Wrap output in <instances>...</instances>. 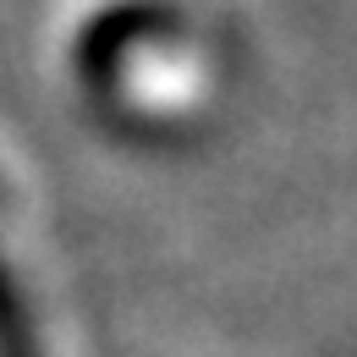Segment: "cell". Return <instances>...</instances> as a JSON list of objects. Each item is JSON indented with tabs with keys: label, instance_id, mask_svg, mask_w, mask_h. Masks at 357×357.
I'll return each mask as SVG.
<instances>
[{
	"label": "cell",
	"instance_id": "cell-1",
	"mask_svg": "<svg viewBox=\"0 0 357 357\" xmlns=\"http://www.w3.org/2000/svg\"><path fill=\"white\" fill-rule=\"evenodd\" d=\"M77 77L121 132L154 143L204 127L225 93V55L171 0H121L83 28Z\"/></svg>",
	"mask_w": 357,
	"mask_h": 357
}]
</instances>
